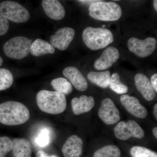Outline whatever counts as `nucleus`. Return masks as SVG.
Wrapping results in <instances>:
<instances>
[{"label": "nucleus", "instance_id": "obj_1", "mask_svg": "<svg viewBox=\"0 0 157 157\" xmlns=\"http://www.w3.org/2000/svg\"><path fill=\"white\" fill-rule=\"evenodd\" d=\"M30 112L22 103L9 101L0 104V123L9 126L22 124L29 120Z\"/></svg>", "mask_w": 157, "mask_h": 157}, {"label": "nucleus", "instance_id": "obj_2", "mask_svg": "<svg viewBox=\"0 0 157 157\" xmlns=\"http://www.w3.org/2000/svg\"><path fill=\"white\" fill-rule=\"evenodd\" d=\"M36 102L39 109L49 114H60L67 107L65 95L59 92L42 90L37 94Z\"/></svg>", "mask_w": 157, "mask_h": 157}, {"label": "nucleus", "instance_id": "obj_3", "mask_svg": "<svg viewBox=\"0 0 157 157\" xmlns=\"http://www.w3.org/2000/svg\"><path fill=\"white\" fill-rule=\"evenodd\" d=\"M85 44L91 50H97L107 47L113 42L112 32L108 29L88 27L82 34Z\"/></svg>", "mask_w": 157, "mask_h": 157}, {"label": "nucleus", "instance_id": "obj_4", "mask_svg": "<svg viewBox=\"0 0 157 157\" xmlns=\"http://www.w3.org/2000/svg\"><path fill=\"white\" fill-rule=\"evenodd\" d=\"M90 16L97 20L104 21H116L121 17V6L114 2L98 1L89 7Z\"/></svg>", "mask_w": 157, "mask_h": 157}, {"label": "nucleus", "instance_id": "obj_5", "mask_svg": "<svg viewBox=\"0 0 157 157\" xmlns=\"http://www.w3.org/2000/svg\"><path fill=\"white\" fill-rule=\"evenodd\" d=\"M32 41L25 37H14L5 43L3 50L8 57L21 59L29 55Z\"/></svg>", "mask_w": 157, "mask_h": 157}, {"label": "nucleus", "instance_id": "obj_6", "mask_svg": "<svg viewBox=\"0 0 157 157\" xmlns=\"http://www.w3.org/2000/svg\"><path fill=\"white\" fill-rule=\"evenodd\" d=\"M0 15L15 23L27 21L30 18L29 11L19 3L7 1L0 3Z\"/></svg>", "mask_w": 157, "mask_h": 157}, {"label": "nucleus", "instance_id": "obj_7", "mask_svg": "<svg viewBox=\"0 0 157 157\" xmlns=\"http://www.w3.org/2000/svg\"><path fill=\"white\" fill-rule=\"evenodd\" d=\"M129 51L140 58H145L150 56L157 47L156 39L153 37H147L141 40L135 37L130 38L128 41Z\"/></svg>", "mask_w": 157, "mask_h": 157}, {"label": "nucleus", "instance_id": "obj_8", "mask_svg": "<svg viewBox=\"0 0 157 157\" xmlns=\"http://www.w3.org/2000/svg\"><path fill=\"white\" fill-rule=\"evenodd\" d=\"M114 133L117 138L123 140L132 137L140 139L144 136L143 129L134 120H130L127 122H120L114 128Z\"/></svg>", "mask_w": 157, "mask_h": 157}, {"label": "nucleus", "instance_id": "obj_9", "mask_svg": "<svg viewBox=\"0 0 157 157\" xmlns=\"http://www.w3.org/2000/svg\"><path fill=\"white\" fill-rule=\"evenodd\" d=\"M98 116L104 123L108 125L114 124L120 120L119 110L110 98L102 100Z\"/></svg>", "mask_w": 157, "mask_h": 157}, {"label": "nucleus", "instance_id": "obj_10", "mask_svg": "<svg viewBox=\"0 0 157 157\" xmlns=\"http://www.w3.org/2000/svg\"><path fill=\"white\" fill-rule=\"evenodd\" d=\"M75 35L74 29L63 28L58 30L54 35L51 36L50 44L52 47L61 51L66 50L73 41Z\"/></svg>", "mask_w": 157, "mask_h": 157}, {"label": "nucleus", "instance_id": "obj_11", "mask_svg": "<svg viewBox=\"0 0 157 157\" xmlns=\"http://www.w3.org/2000/svg\"><path fill=\"white\" fill-rule=\"evenodd\" d=\"M120 101L127 111L135 117L143 119L147 116V110L135 97L123 95L121 96Z\"/></svg>", "mask_w": 157, "mask_h": 157}, {"label": "nucleus", "instance_id": "obj_12", "mask_svg": "<svg viewBox=\"0 0 157 157\" xmlns=\"http://www.w3.org/2000/svg\"><path fill=\"white\" fill-rule=\"evenodd\" d=\"M119 57V52L117 48L113 46L107 47L101 56L96 60L94 67L98 70H107L117 62Z\"/></svg>", "mask_w": 157, "mask_h": 157}, {"label": "nucleus", "instance_id": "obj_13", "mask_svg": "<svg viewBox=\"0 0 157 157\" xmlns=\"http://www.w3.org/2000/svg\"><path fill=\"white\" fill-rule=\"evenodd\" d=\"M82 147V139L77 135H71L64 144L62 151L65 157H80Z\"/></svg>", "mask_w": 157, "mask_h": 157}, {"label": "nucleus", "instance_id": "obj_14", "mask_svg": "<svg viewBox=\"0 0 157 157\" xmlns=\"http://www.w3.org/2000/svg\"><path fill=\"white\" fill-rule=\"evenodd\" d=\"M135 86L143 98L147 101H151L155 97V92L150 80L144 74L138 73L135 76Z\"/></svg>", "mask_w": 157, "mask_h": 157}, {"label": "nucleus", "instance_id": "obj_15", "mask_svg": "<svg viewBox=\"0 0 157 157\" xmlns=\"http://www.w3.org/2000/svg\"><path fill=\"white\" fill-rule=\"evenodd\" d=\"M63 74L78 90L83 91L87 89V80L77 68L73 67H67L64 69Z\"/></svg>", "mask_w": 157, "mask_h": 157}, {"label": "nucleus", "instance_id": "obj_16", "mask_svg": "<svg viewBox=\"0 0 157 157\" xmlns=\"http://www.w3.org/2000/svg\"><path fill=\"white\" fill-rule=\"evenodd\" d=\"M42 7L48 17L55 20H60L64 17L66 11L61 3L57 0H44Z\"/></svg>", "mask_w": 157, "mask_h": 157}, {"label": "nucleus", "instance_id": "obj_17", "mask_svg": "<svg viewBox=\"0 0 157 157\" xmlns=\"http://www.w3.org/2000/svg\"><path fill=\"white\" fill-rule=\"evenodd\" d=\"M95 105L94 99L92 96L82 95L80 98H73L71 101L72 109L74 114L80 115L89 112Z\"/></svg>", "mask_w": 157, "mask_h": 157}, {"label": "nucleus", "instance_id": "obj_18", "mask_svg": "<svg viewBox=\"0 0 157 157\" xmlns=\"http://www.w3.org/2000/svg\"><path fill=\"white\" fill-rule=\"evenodd\" d=\"M13 143L12 152L14 157H32L30 143L25 138H15Z\"/></svg>", "mask_w": 157, "mask_h": 157}, {"label": "nucleus", "instance_id": "obj_19", "mask_svg": "<svg viewBox=\"0 0 157 157\" xmlns=\"http://www.w3.org/2000/svg\"><path fill=\"white\" fill-rule=\"evenodd\" d=\"M55 48L50 43L42 39H36L31 45L30 52L35 56H40L48 54H53Z\"/></svg>", "mask_w": 157, "mask_h": 157}, {"label": "nucleus", "instance_id": "obj_20", "mask_svg": "<svg viewBox=\"0 0 157 157\" xmlns=\"http://www.w3.org/2000/svg\"><path fill=\"white\" fill-rule=\"evenodd\" d=\"M110 77V73L109 71L90 72L87 76L88 79L91 82L103 88H106L109 86Z\"/></svg>", "mask_w": 157, "mask_h": 157}, {"label": "nucleus", "instance_id": "obj_21", "mask_svg": "<svg viewBox=\"0 0 157 157\" xmlns=\"http://www.w3.org/2000/svg\"><path fill=\"white\" fill-rule=\"evenodd\" d=\"M51 84L56 91L62 93L65 95L70 94L73 91L72 84L67 79L63 77L55 78Z\"/></svg>", "mask_w": 157, "mask_h": 157}, {"label": "nucleus", "instance_id": "obj_22", "mask_svg": "<svg viewBox=\"0 0 157 157\" xmlns=\"http://www.w3.org/2000/svg\"><path fill=\"white\" fill-rule=\"evenodd\" d=\"M120 149L115 145H108L96 151L93 157H120Z\"/></svg>", "mask_w": 157, "mask_h": 157}, {"label": "nucleus", "instance_id": "obj_23", "mask_svg": "<svg viewBox=\"0 0 157 157\" xmlns=\"http://www.w3.org/2000/svg\"><path fill=\"white\" fill-rule=\"evenodd\" d=\"M109 86L114 92L119 94H126L128 90V86L122 83L119 75L117 73H113L110 77Z\"/></svg>", "mask_w": 157, "mask_h": 157}, {"label": "nucleus", "instance_id": "obj_24", "mask_svg": "<svg viewBox=\"0 0 157 157\" xmlns=\"http://www.w3.org/2000/svg\"><path fill=\"white\" fill-rule=\"evenodd\" d=\"M52 132L49 128H42L35 138L36 144L40 147L48 146L52 139Z\"/></svg>", "mask_w": 157, "mask_h": 157}, {"label": "nucleus", "instance_id": "obj_25", "mask_svg": "<svg viewBox=\"0 0 157 157\" xmlns=\"http://www.w3.org/2000/svg\"><path fill=\"white\" fill-rule=\"evenodd\" d=\"M14 81L13 75L8 69H0V91L11 87Z\"/></svg>", "mask_w": 157, "mask_h": 157}, {"label": "nucleus", "instance_id": "obj_26", "mask_svg": "<svg viewBox=\"0 0 157 157\" xmlns=\"http://www.w3.org/2000/svg\"><path fill=\"white\" fill-rule=\"evenodd\" d=\"M130 153L132 157H157L156 153L143 147H133Z\"/></svg>", "mask_w": 157, "mask_h": 157}, {"label": "nucleus", "instance_id": "obj_27", "mask_svg": "<svg viewBox=\"0 0 157 157\" xmlns=\"http://www.w3.org/2000/svg\"><path fill=\"white\" fill-rule=\"evenodd\" d=\"M13 147L12 141L9 137H0V157H5Z\"/></svg>", "mask_w": 157, "mask_h": 157}, {"label": "nucleus", "instance_id": "obj_28", "mask_svg": "<svg viewBox=\"0 0 157 157\" xmlns=\"http://www.w3.org/2000/svg\"><path fill=\"white\" fill-rule=\"evenodd\" d=\"M9 27V20L0 15V36H3L7 33Z\"/></svg>", "mask_w": 157, "mask_h": 157}, {"label": "nucleus", "instance_id": "obj_29", "mask_svg": "<svg viewBox=\"0 0 157 157\" xmlns=\"http://www.w3.org/2000/svg\"><path fill=\"white\" fill-rule=\"evenodd\" d=\"M151 83L153 88L154 89L155 92H157V74H154L151 78Z\"/></svg>", "mask_w": 157, "mask_h": 157}, {"label": "nucleus", "instance_id": "obj_30", "mask_svg": "<svg viewBox=\"0 0 157 157\" xmlns=\"http://www.w3.org/2000/svg\"><path fill=\"white\" fill-rule=\"evenodd\" d=\"M36 157H59L56 155H48L47 154L45 153V152L42 150H39L37 152L36 154Z\"/></svg>", "mask_w": 157, "mask_h": 157}, {"label": "nucleus", "instance_id": "obj_31", "mask_svg": "<svg viewBox=\"0 0 157 157\" xmlns=\"http://www.w3.org/2000/svg\"><path fill=\"white\" fill-rule=\"evenodd\" d=\"M98 1H93V0H90V1H88V0H86V1H84V0H82V1H78V2H79L83 3V4H90V5H91V4H92V3L95 2H98Z\"/></svg>", "mask_w": 157, "mask_h": 157}, {"label": "nucleus", "instance_id": "obj_32", "mask_svg": "<svg viewBox=\"0 0 157 157\" xmlns=\"http://www.w3.org/2000/svg\"><path fill=\"white\" fill-rule=\"evenodd\" d=\"M154 115L156 119L157 120V104H155L153 111Z\"/></svg>", "mask_w": 157, "mask_h": 157}, {"label": "nucleus", "instance_id": "obj_33", "mask_svg": "<svg viewBox=\"0 0 157 157\" xmlns=\"http://www.w3.org/2000/svg\"><path fill=\"white\" fill-rule=\"evenodd\" d=\"M153 134L156 138H157V128L155 127L152 130Z\"/></svg>", "mask_w": 157, "mask_h": 157}, {"label": "nucleus", "instance_id": "obj_34", "mask_svg": "<svg viewBox=\"0 0 157 157\" xmlns=\"http://www.w3.org/2000/svg\"><path fill=\"white\" fill-rule=\"evenodd\" d=\"M153 6L155 10L156 11H157V1L154 0L153 1Z\"/></svg>", "mask_w": 157, "mask_h": 157}, {"label": "nucleus", "instance_id": "obj_35", "mask_svg": "<svg viewBox=\"0 0 157 157\" xmlns=\"http://www.w3.org/2000/svg\"><path fill=\"white\" fill-rule=\"evenodd\" d=\"M3 62V60L2 58L0 56V66H1V65H2V64Z\"/></svg>", "mask_w": 157, "mask_h": 157}]
</instances>
